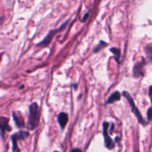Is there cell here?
I'll list each match as a JSON object with an SVG mask.
<instances>
[{"label":"cell","instance_id":"1","mask_svg":"<svg viewBox=\"0 0 152 152\" xmlns=\"http://www.w3.org/2000/svg\"><path fill=\"white\" fill-rule=\"evenodd\" d=\"M39 109L38 104L34 102L29 106V115L28 120V129L29 130H34L38 126L39 123Z\"/></svg>","mask_w":152,"mask_h":152},{"label":"cell","instance_id":"2","mask_svg":"<svg viewBox=\"0 0 152 152\" xmlns=\"http://www.w3.org/2000/svg\"><path fill=\"white\" fill-rule=\"evenodd\" d=\"M123 95L125 96V97L126 98V99H127L128 102H129V104L131 105L132 111H133V113L135 114V116L137 117V118L139 123H141V124L144 125V126H145V125L147 124L146 122H145V120H143V118H142V115H141L140 112L139 111L138 108H137V106H136V105H135L134 101L133 98L131 96V95L129 94V93H128V92H126V91L123 92Z\"/></svg>","mask_w":152,"mask_h":152},{"label":"cell","instance_id":"3","mask_svg":"<svg viewBox=\"0 0 152 152\" xmlns=\"http://www.w3.org/2000/svg\"><path fill=\"white\" fill-rule=\"evenodd\" d=\"M28 136H29V133L25 131H21L12 135L10 138L13 143V152H20V149L17 144L18 140H23Z\"/></svg>","mask_w":152,"mask_h":152},{"label":"cell","instance_id":"4","mask_svg":"<svg viewBox=\"0 0 152 152\" xmlns=\"http://www.w3.org/2000/svg\"><path fill=\"white\" fill-rule=\"evenodd\" d=\"M103 136H104V140H105V145L107 148L108 149H113L115 146V143H114V141L112 140V139L111 138V137L109 136L108 133V129L109 127V123H107V122H104L103 125Z\"/></svg>","mask_w":152,"mask_h":152},{"label":"cell","instance_id":"5","mask_svg":"<svg viewBox=\"0 0 152 152\" xmlns=\"http://www.w3.org/2000/svg\"><path fill=\"white\" fill-rule=\"evenodd\" d=\"M67 25V22H65V23L64 24V25H62L60 28H59V29L52 30V31H50V32H49V34L47 35V37H46L41 42H39V44H37V45L42 46V47H45V46L48 45L50 44V41H51L52 38H53V37L54 36V34H56V32H58V31H61V30L62 29V28H65V25Z\"/></svg>","mask_w":152,"mask_h":152},{"label":"cell","instance_id":"6","mask_svg":"<svg viewBox=\"0 0 152 152\" xmlns=\"http://www.w3.org/2000/svg\"><path fill=\"white\" fill-rule=\"evenodd\" d=\"M145 59L142 58V62H139V63L136 64L134 67V70H133V74L134 77L135 78H138L140 77H142V75L144 74V70H143V67L145 65Z\"/></svg>","mask_w":152,"mask_h":152},{"label":"cell","instance_id":"7","mask_svg":"<svg viewBox=\"0 0 152 152\" xmlns=\"http://www.w3.org/2000/svg\"><path fill=\"white\" fill-rule=\"evenodd\" d=\"M9 120L7 117H0V132H1V136L4 137V135L6 132H10L11 128L8 124Z\"/></svg>","mask_w":152,"mask_h":152},{"label":"cell","instance_id":"8","mask_svg":"<svg viewBox=\"0 0 152 152\" xmlns=\"http://www.w3.org/2000/svg\"><path fill=\"white\" fill-rule=\"evenodd\" d=\"M13 119L15 122V124L19 129H22L25 127V121L22 117V114L19 111H13Z\"/></svg>","mask_w":152,"mask_h":152},{"label":"cell","instance_id":"9","mask_svg":"<svg viewBox=\"0 0 152 152\" xmlns=\"http://www.w3.org/2000/svg\"><path fill=\"white\" fill-rule=\"evenodd\" d=\"M58 123H59V126H60L61 129H63L65 127L66 124L68 123V114H65V113H60V114L58 115L57 117Z\"/></svg>","mask_w":152,"mask_h":152},{"label":"cell","instance_id":"10","mask_svg":"<svg viewBox=\"0 0 152 152\" xmlns=\"http://www.w3.org/2000/svg\"><path fill=\"white\" fill-rule=\"evenodd\" d=\"M120 96H121V95H120V92L115 91L108 98L107 101L105 102V104L113 103V102H116V101H119L120 99Z\"/></svg>","mask_w":152,"mask_h":152},{"label":"cell","instance_id":"11","mask_svg":"<svg viewBox=\"0 0 152 152\" xmlns=\"http://www.w3.org/2000/svg\"><path fill=\"white\" fill-rule=\"evenodd\" d=\"M111 51L114 54V56H115V59L119 62V59L120 58V50L119 48H111Z\"/></svg>","mask_w":152,"mask_h":152},{"label":"cell","instance_id":"12","mask_svg":"<svg viewBox=\"0 0 152 152\" xmlns=\"http://www.w3.org/2000/svg\"><path fill=\"white\" fill-rule=\"evenodd\" d=\"M106 45H107L106 42H103V41H100L99 45H98L95 48L94 50V53H97V52L99 51L101 49H102V48H104L106 47Z\"/></svg>","mask_w":152,"mask_h":152},{"label":"cell","instance_id":"13","mask_svg":"<svg viewBox=\"0 0 152 152\" xmlns=\"http://www.w3.org/2000/svg\"><path fill=\"white\" fill-rule=\"evenodd\" d=\"M151 45L149 44L148 46H146V48H145V49H146V52L148 54V56H149V59H151V53H152V48H151Z\"/></svg>","mask_w":152,"mask_h":152},{"label":"cell","instance_id":"14","mask_svg":"<svg viewBox=\"0 0 152 152\" xmlns=\"http://www.w3.org/2000/svg\"><path fill=\"white\" fill-rule=\"evenodd\" d=\"M147 118H148V121L151 120V108H149L147 111Z\"/></svg>","mask_w":152,"mask_h":152},{"label":"cell","instance_id":"15","mask_svg":"<svg viewBox=\"0 0 152 152\" xmlns=\"http://www.w3.org/2000/svg\"><path fill=\"white\" fill-rule=\"evenodd\" d=\"M88 16H89V12H88V13H86V14H85L84 17H83V19H82V22H86V19H87L88 17Z\"/></svg>","mask_w":152,"mask_h":152},{"label":"cell","instance_id":"16","mask_svg":"<svg viewBox=\"0 0 152 152\" xmlns=\"http://www.w3.org/2000/svg\"><path fill=\"white\" fill-rule=\"evenodd\" d=\"M70 152H83L81 151V149H80V148H73V149L71 150V151Z\"/></svg>","mask_w":152,"mask_h":152},{"label":"cell","instance_id":"17","mask_svg":"<svg viewBox=\"0 0 152 152\" xmlns=\"http://www.w3.org/2000/svg\"><path fill=\"white\" fill-rule=\"evenodd\" d=\"M151 89H152V87H151V86H150V87H149V91H148V95H149L150 97H151Z\"/></svg>","mask_w":152,"mask_h":152},{"label":"cell","instance_id":"18","mask_svg":"<svg viewBox=\"0 0 152 152\" xmlns=\"http://www.w3.org/2000/svg\"><path fill=\"white\" fill-rule=\"evenodd\" d=\"M2 54H3V53H0V61H1V56H2Z\"/></svg>","mask_w":152,"mask_h":152},{"label":"cell","instance_id":"19","mask_svg":"<svg viewBox=\"0 0 152 152\" xmlns=\"http://www.w3.org/2000/svg\"><path fill=\"white\" fill-rule=\"evenodd\" d=\"M53 152H59V151H53Z\"/></svg>","mask_w":152,"mask_h":152}]
</instances>
